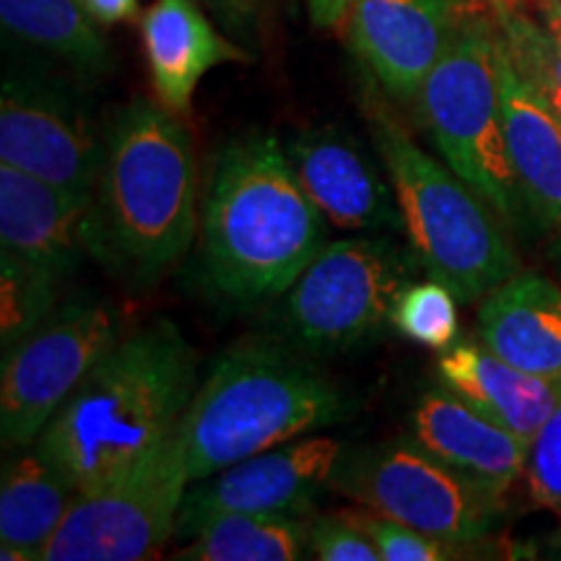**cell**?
Returning a JSON list of instances; mask_svg holds the SVG:
<instances>
[{
    "instance_id": "obj_1",
    "label": "cell",
    "mask_w": 561,
    "mask_h": 561,
    "mask_svg": "<svg viewBox=\"0 0 561 561\" xmlns=\"http://www.w3.org/2000/svg\"><path fill=\"white\" fill-rule=\"evenodd\" d=\"M191 130L167 107L136 100L104 133V164L83 219V244L128 289L159 284L198 234Z\"/></svg>"
},
{
    "instance_id": "obj_2",
    "label": "cell",
    "mask_w": 561,
    "mask_h": 561,
    "mask_svg": "<svg viewBox=\"0 0 561 561\" xmlns=\"http://www.w3.org/2000/svg\"><path fill=\"white\" fill-rule=\"evenodd\" d=\"M328 221L268 133L229 140L210 161L201 206L198 278L216 297H280L328 244Z\"/></svg>"
},
{
    "instance_id": "obj_3",
    "label": "cell",
    "mask_w": 561,
    "mask_h": 561,
    "mask_svg": "<svg viewBox=\"0 0 561 561\" xmlns=\"http://www.w3.org/2000/svg\"><path fill=\"white\" fill-rule=\"evenodd\" d=\"M198 388V354L167 318L112 346L34 442L81 491L112 479L180 424Z\"/></svg>"
},
{
    "instance_id": "obj_4",
    "label": "cell",
    "mask_w": 561,
    "mask_h": 561,
    "mask_svg": "<svg viewBox=\"0 0 561 561\" xmlns=\"http://www.w3.org/2000/svg\"><path fill=\"white\" fill-rule=\"evenodd\" d=\"M354 411V398L312 354L286 339H244L210 364L180 419L191 483Z\"/></svg>"
},
{
    "instance_id": "obj_5",
    "label": "cell",
    "mask_w": 561,
    "mask_h": 561,
    "mask_svg": "<svg viewBox=\"0 0 561 561\" xmlns=\"http://www.w3.org/2000/svg\"><path fill=\"white\" fill-rule=\"evenodd\" d=\"M375 149L403 214L409 248L460 301H481L520 271L500 216L447 164L413 140L377 91H367Z\"/></svg>"
},
{
    "instance_id": "obj_6",
    "label": "cell",
    "mask_w": 561,
    "mask_h": 561,
    "mask_svg": "<svg viewBox=\"0 0 561 561\" xmlns=\"http://www.w3.org/2000/svg\"><path fill=\"white\" fill-rule=\"evenodd\" d=\"M413 104L439 157L502 221H515L523 198L504 136L494 19L483 13L460 19Z\"/></svg>"
},
{
    "instance_id": "obj_7",
    "label": "cell",
    "mask_w": 561,
    "mask_h": 561,
    "mask_svg": "<svg viewBox=\"0 0 561 561\" xmlns=\"http://www.w3.org/2000/svg\"><path fill=\"white\" fill-rule=\"evenodd\" d=\"M328 489L466 549L486 543L507 512L500 489L455 471L413 437L346 447Z\"/></svg>"
},
{
    "instance_id": "obj_8",
    "label": "cell",
    "mask_w": 561,
    "mask_h": 561,
    "mask_svg": "<svg viewBox=\"0 0 561 561\" xmlns=\"http://www.w3.org/2000/svg\"><path fill=\"white\" fill-rule=\"evenodd\" d=\"M419 257L390 237L328 242L286 291L284 339L312 356L362 346L390 325Z\"/></svg>"
},
{
    "instance_id": "obj_9",
    "label": "cell",
    "mask_w": 561,
    "mask_h": 561,
    "mask_svg": "<svg viewBox=\"0 0 561 561\" xmlns=\"http://www.w3.org/2000/svg\"><path fill=\"white\" fill-rule=\"evenodd\" d=\"M191 486L180 424L149 453L76 500L42 561H140L159 557L178 530Z\"/></svg>"
},
{
    "instance_id": "obj_10",
    "label": "cell",
    "mask_w": 561,
    "mask_h": 561,
    "mask_svg": "<svg viewBox=\"0 0 561 561\" xmlns=\"http://www.w3.org/2000/svg\"><path fill=\"white\" fill-rule=\"evenodd\" d=\"M121 341V318L100 299L60 305L37 331L3 351L0 437L11 450L37 442L68 396Z\"/></svg>"
},
{
    "instance_id": "obj_11",
    "label": "cell",
    "mask_w": 561,
    "mask_h": 561,
    "mask_svg": "<svg viewBox=\"0 0 561 561\" xmlns=\"http://www.w3.org/2000/svg\"><path fill=\"white\" fill-rule=\"evenodd\" d=\"M343 450L341 439L307 434L193 481L182 500L174 538L191 541L208 517L221 512L310 515L314 496L328 489Z\"/></svg>"
},
{
    "instance_id": "obj_12",
    "label": "cell",
    "mask_w": 561,
    "mask_h": 561,
    "mask_svg": "<svg viewBox=\"0 0 561 561\" xmlns=\"http://www.w3.org/2000/svg\"><path fill=\"white\" fill-rule=\"evenodd\" d=\"M0 161L91 206L104 164V138L94 136L58 91L9 79L0 96Z\"/></svg>"
},
{
    "instance_id": "obj_13",
    "label": "cell",
    "mask_w": 561,
    "mask_h": 561,
    "mask_svg": "<svg viewBox=\"0 0 561 561\" xmlns=\"http://www.w3.org/2000/svg\"><path fill=\"white\" fill-rule=\"evenodd\" d=\"M466 13L455 0H351L348 39L385 94L413 104Z\"/></svg>"
},
{
    "instance_id": "obj_14",
    "label": "cell",
    "mask_w": 561,
    "mask_h": 561,
    "mask_svg": "<svg viewBox=\"0 0 561 561\" xmlns=\"http://www.w3.org/2000/svg\"><path fill=\"white\" fill-rule=\"evenodd\" d=\"M284 149L301 187L333 227L405 234L401 206L388 174H382L346 133L305 130Z\"/></svg>"
},
{
    "instance_id": "obj_15",
    "label": "cell",
    "mask_w": 561,
    "mask_h": 561,
    "mask_svg": "<svg viewBox=\"0 0 561 561\" xmlns=\"http://www.w3.org/2000/svg\"><path fill=\"white\" fill-rule=\"evenodd\" d=\"M411 437L455 471L489 483L502 494L525 476L530 442L473 409L442 382L419 396L411 413Z\"/></svg>"
},
{
    "instance_id": "obj_16",
    "label": "cell",
    "mask_w": 561,
    "mask_h": 561,
    "mask_svg": "<svg viewBox=\"0 0 561 561\" xmlns=\"http://www.w3.org/2000/svg\"><path fill=\"white\" fill-rule=\"evenodd\" d=\"M87 210L60 187L0 161V250L19 261L68 278L87 252Z\"/></svg>"
},
{
    "instance_id": "obj_17",
    "label": "cell",
    "mask_w": 561,
    "mask_h": 561,
    "mask_svg": "<svg viewBox=\"0 0 561 561\" xmlns=\"http://www.w3.org/2000/svg\"><path fill=\"white\" fill-rule=\"evenodd\" d=\"M140 37L153 94L174 115L191 112L208 70L250 60L240 45L210 24L195 0H153L140 16Z\"/></svg>"
},
{
    "instance_id": "obj_18",
    "label": "cell",
    "mask_w": 561,
    "mask_h": 561,
    "mask_svg": "<svg viewBox=\"0 0 561 561\" xmlns=\"http://www.w3.org/2000/svg\"><path fill=\"white\" fill-rule=\"evenodd\" d=\"M437 375L462 401L528 442L561 405V377L515 367L476 341L439 351Z\"/></svg>"
},
{
    "instance_id": "obj_19",
    "label": "cell",
    "mask_w": 561,
    "mask_h": 561,
    "mask_svg": "<svg viewBox=\"0 0 561 561\" xmlns=\"http://www.w3.org/2000/svg\"><path fill=\"white\" fill-rule=\"evenodd\" d=\"M479 339L515 367L561 377V286L536 271H517L481 299Z\"/></svg>"
},
{
    "instance_id": "obj_20",
    "label": "cell",
    "mask_w": 561,
    "mask_h": 561,
    "mask_svg": "<svg viewBox=\"0 0 561 561\" xmlns=\"http://www.w3.org/2000/svg\"><path fill=\"white\" fill-rule=\"evenodd\" d=\"M500 87L504 136L517 191L538 221L561 240V121L525 87L500 39Z\"/></svg>"
},
{
    "instance_id": "obj_21",
    "label": "cell",
    "mask_w": 561,
    "mask_h": 561,
    "mask_svg": "<svg viewBox=\"0 0 561 561\" xmlns=\"http://www.w3.org/2000/svg\"><path fill=\"white\" fill-rule=\"evenodd\" d=\"M83 491L37 447H21L0 479V559L37 561Z\"/></svg>"
},
{
    "instance_id": "obj_22",
    "label": "cell",
    "mask_w": 561,
    "mask_h": 561,
    "mask_svg": "<svg viewBox=\"0 0 561 561\" xmlns=\"http://www.w3.org/2000/svg\"><path fill=\"white\" fill-rule=\"evenodd\" d=\"M310 515L221 512L208 517L182 549L180 561H294L310 557Z\"/></svg>"
},
{
    "instance_id": "obj_23",
    "label": "cell",
    "mask_w": 561,
    "mask_h": 561,
    "mask_svg": "<svg viewBox=\"0 0 561 561\" xmlns=\"http://www.w3.org/2000/svg\"><path fill=\"white\" fill-rule=\"evenodd\" d=\"M9 32L89 76L110 68V50L83 0H0Z\"/></svg>"
},
{
    "instance_id": "obj_24",
    "label": "cell",
    "mask_w": 561,
    "mask_h": 561,
    "mask_svg": "<svg viewBox=\"0 0 561 561\" xmlns=\"http://www.w3.org/2000/svg\"><path fill=\"white\" fill-rule=\"evenodd\" d=\"M491 19L504 58L561 121V39L553 37L530 9L502 11Z\"/></svg>"
},
{
    "instance_id": "obj_25",
    "label": "cell",
    "mask_w": 561,
    "mask_h": 561,
    "mask_svg": "<svg viewBox=\"0 0 561 561\" xmlns=\"http://www.w3.org/2000/svg\"><path fill=\"white\" fill-rule=\"evenodd\" d=\"M60 278L0 250V341L3 351L26 339L58 310Z\"/></svg>"
},
{
    "instance_id": "obj_26",
    "label": "cell",
    "mask_w": 561,
    "mask_h": 561,
    "mask_svg": "<svg viewBox=\"0 0 561 561\" xmlns=\"http://www.w3.org/2000/svg\"><path fill=\"white\" fill-rule=\"evenodd\" d=\"M458 301L450 286L430 276L405 286L392 307L390 325L411 343L445 351L458 341Z\"/></svg>"
},
{
    "instance_id": "obj_27",
    "label": "cell",
    "mask_w": 561,
    "mask_h": 561,
    "mask_svg": "<svg viewBox=\"0 0 561 561\" xmlns=\"http://www.w3.org/2000/svg\"><path fill=\"white\" fill-rule=\"evenodd\" d=\"M354 523L367 533L369 541L375 543L380 561H450L466 559V546H458L445 538L421 533L411 525H403L392 517L377 515V512H348Z\"/></svg>"
},
{
    "instance_id": "obj_28",
    "label": "cell",
    "mask_w": 561,
    "mask_h": 561,
    "mask_svg": "<svg viewBox=\"0 0 561 561\" xmlns=\"http://www.w3.org/2000/svg\"><path fill=\"white\" fill-rule=\"evenodd\" d=\"M525 479L533 500L561 515V405L530 439Z\"/></svg>"
},
{
    "instance_id": "obj_29",
    "label": "cell",
    "mask_w": 561,
    "mask_h": 561,
    "mask_svg": "<svg viewBox=\"0 0 561 561\" xmlns=\"http://www.w3.org/2000/svg\"><path fill=\"white\" fill-rule=\"evenodd\" d=\"M310 557L320 561H380L375 543L348 512L314 517L310 523Z\"/></svg>"
},
{
    "instance_id": "obj_30",
    "label": "cell",
    "mask_w": 561,
    "mask_h": 561,
    "mask_svg": "<svg viewBox=\"0 0 561 561\" xmlns=\"http://www.w3.org/2000/svg\"><path fill=\"white\" fill-rule=\"evenodd\" d=\"M203 3L214 9L224 26H229L234 34H242V37H250L261 24L265 0H203Z\"/></svg>"
},
{
    "instance_id": "obj_31",
    "label": "cell",
    "mask_w": 561,
    "mask_h": 561,
    "mask_svg": "<svg viewBox=\"0 0 561 561\" xmlns=\"http://www.w3.org/2000/svg\"><path fill=\"white\" fill-rule=\"evenodd\" d=\"M91 16L102 26L123 24V21L138 19V0H83Z\"/></svg>"
},
{
    "instance_id": "obj_32",
    "label": "cell",
    "mask_w": 561,
    "mask_h": 561,
    "mask_svg": "<svg viewBox=\"0 0 561 561\" xmlns=\"http://www.w3.org/2000/svg\"><path fill=\"white\" fill-rule=\"evenodd\" d=\"M310 3V16L320 30H339L348 19L351 0H307Z\"/></svg>"
},
{
    "instance_id": "obj_33",
    "label": "cell",
    "mask_w": 561,
    "mask_h": 561,
    "mask_svg": "<svg viewBox=\"0 0 561 561\" xmlns=\"http://www.w3.org/2000/svg\"><path fill=\"white\" fill-rule=\"evenodd\" d=\"M462 11L483 13V16H496L502 11L530 9V0H455Z\"/></svg>"
},
{
    "instance_id": "obj_34",
    "label": "cell",
    "mask_w": 561,
    "mask_h": 561,
    "mask_svg": "<svg viewBox=\"0 0 561 561\" xmlns=\"http://www.w3.org/2000/svg\"><path fill=\"white\" fill-rule=\"evenodd\" d=\"M530 11L553 37L561 39V0H530Z\"/></svg>"
}]
</instances>
